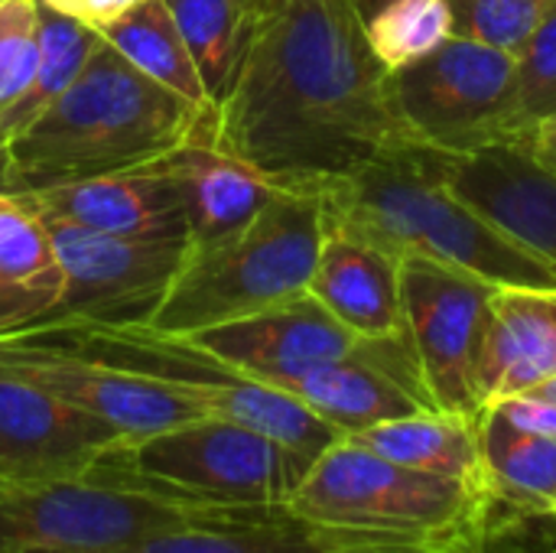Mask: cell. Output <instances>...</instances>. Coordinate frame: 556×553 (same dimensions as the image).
<instances>
[{
    "instance_id": "cell-1",
    "label": "cell",
    "mask_w": 556,
    "mask_h": 553,
    "mask_svg": "<svg viewBox=\"0 0 556 553\" xmlns=\"http://www.w3.org/2000/svg\"><path fill=\"white\" fill-rule=\"evenodd\" d=\"M215 143L283 189H319L417 143L349 0H264Z\"/></svg>"
},
{
    "instance_id": "cell-2",
    "label": "cell",
    "mask_w": 556,
    "mask_h": 553,
    "mask_svg": "<svg viewBox=\"0 0 556 553\" xmlns=\"http://www.w3.org/2000/svg\"><path fill=\"white\" fill-rule=\"evenodd\" d=\"M215 134V114L137 72L104 39L81 75L0 147V192L26 196L130 169Z\"/></svg>"
},
{
    "instance_id": "cell-3",
    "label": "cell",
    "mask_w": 556,
    "mask_h": 553,
    "mask_svg": "<svg viewBox=\"0 0 556 553\" xmlns=\"http://www.w3.org/2000/svg\"><path fill=\"white\" fill-rule=\"evenodd\" d=\"M443 153L427 143H401L371 163L323 183L326 235H345L394 257H430L472 271L498 287L556 290V267L534 257L443 179Z\"/></svg>"
},
{
    "instance_id": "cell-4",
    "label": "cell",
    "mask_w": 556,
    "mask_h": 553,
    "mask_svg": "<svg viewBox=\"0 0 556 553\" xmlns=\"http://www.w3.org/2000/svg\"><path fill=\"white\" fill-rule=\"evenodd\" d=\"M323 241L319 192L277 186L241 235L205 251H189L147 326L195 336L287 303L309 290Z\"/></svg>"
},
{
    "instance_id": "cell-5",
    "label": "cell",
    "mask_w": 556,
    "mask_h": 553,
    "mask_svg": "<svg viewBox=\"0 0 556 553\" xmlns=\"http://www.w3.org/2000/svg\"><path fill=\"white\" fill-rule=\"evenodd\" d=\"M23 336L130 375L153 378L195 401L205 414L238 420L290 447L309 463L342 440L332 424L313 414L290 391L231 368L189 336L160 332L147 323H55Z\"/></svg>"
},
{
    "instance_id": "cell-6",
    "label": "cell",
    "mask_w": 556,
    "mask_h": 553,
    "mask_svg": "<svg viewBox=\"0 0 556 553\" xmlns=\"http://www.w3.org/2000/svg\"><path fill=\"white\" fill-rule=\"evenodd\" d=\"M290 508L316 521L430 544L489 548L498 538L485 489L397 466L352 437L332 443L309 466Z\"/></svg>"
},
{
    "instance_id": "cell-7",
    "label": "cell",
    "mask_w": 556,
    "mask_h": 553,
    "mask_svg": "<svg viewBox=\"0 0 556 553\" xmlns=\"http://www.w3.org/2000/svg\"><path fill=\"white\" fill-rule=\"evenodd\" d=\"M309 466L290 447L238 420L202 414L163 433L117 443L94 469L189 505L274 508L290 505Z\"/></svg>"
},
{
    "instance_id": "cell-8",
    "label": "cell",
    "mask_w": 556,
    "mask_h": 553,
    "mask_svg": "<svg viewBox=\"0 0 556 553\" xmlns=\"http://www.w3.org/2000/svg\"><path fill=\"white\" fill-rule=\"evenodd\" d=\"M117 482L91 469L81 479L0 482V553H98L147 535L228 515Z\"/></svg>"
},
{
    "instance_id": "cell-9",
    "label": "cell",
    "mask_w": 556,
    "mask_h": 553,
    "mask_svg": "<svg viewBox=\"0 0 556 553\" xmlns=\"http://www.w3.org/2000/svg\"><path fill=\"white\" fill-rule=\"evenodd\" d=\"M404 130L446 153L531 143L515 127V55L450 36L433 52L388 72Z\"/></svg>"
},
{
    "instance_id": "cell-10",
    "label": "cell",
    "mask_w": 556,
    "mask_h": 553,
    "mask_svg": "<svg viewBox=\"0 0 556 553\" xmlns=\"http://www.w3.org/2000/svg\"><path fill=\"white\" fill-rule=\"evenodd\" d=\"M498 284L430 257H401V303L424 381L443 414L482 417L479 365Z\"/></svg>"
},
{
    "instance_id": "cell-11",
    "label": "cell",
    "mask_w": 556,
    "mask_h": 553,
    "mask_svg": "<svg viewBox=\"0 0 556 553\" xmlns=\"http://www.w3.org/2000/svg\"><path fill=\"white\" fill-rule=\"evenodd\" d=\"M42 222L65 277L62 300L46 326L147 323L189 257V238H124L59 218Z\"/></svg>"
},
{
    "instance_id": "cell-12",
    "label": "cell",
    "mask_w": 556,
    "mask_h": 553,
    "mask_svg": "<svg viewBox=\"0 0 556 553\" xmlns=\"http://www.w3.org/2000/svg\"><path fill=\"white\" fill-rule=\"evenodd\" d=\"M0 372H10L62 401L72 407L104 420L114 427L124 443L163 433L176 424L195 420L205 411L176 394L173 388L130 375L91 359H81L75 352L42 345L26 336H10L0 339Z\"/></svg>"
},
{
    "instance_id": "cell-13",
    "label": "cell",
    "mask_w": 556,
    "mask_h": 553,
    "mask_svg": "<svg viewBox=\"0 0 556 553\" xmlns=\"http://www.w3.org/2000/svg\"><path fill=\"white\" fill-rule=\"evenodd\" d=\"M469 544H430L417 538L316 521L290 505L235 508L218 518L147 535L98 553H489Z\"/></svg>"
},
{
    "instance_id": "cell-14",
    "label": "cell",
    "mask_w": 556,
    "mask_h": 553,
    "mask_svg": "<svg viewBox=\"0 0 556 553\" xmlns=\"http://www.w3.org/2000/svg\"><path fill=\"white\" fill-rule=\"evenodd\" d=\"M117 443L104 420L0 372V482L81 479Z\"/></svg>"
},
{
    "instance_id": "cell-15",
    "label": "cell",
    "mask_w": 556,
    "mask_h": 553,
    "mask_svg": "<svg viewBox=\"0 0 556 553\" xmlns=\"http://www.w3.org/2000/svg\"><path fill=\"white\" fill-rule=\"evenodd\" d=\"M443 179L492 228L556 267V166L534 140L443 153Z\"/></svg>"
},
{
    "instance_id": "cell-16",
    "label": "cell",
    "mask_w": 556,
    "mask_h": 553,
    "mask_svg": "<svg viewBox=\"0 0 556 553\" xmlns=\"http://www.w3.org/2000/svg\"><path fill=\"white\" fill-rule=\"evenodd\" d=\"M189 339L231 368L274 388H283L316 365L345 359L362 345V336L342 326L309 290L264 313L202 329Z\"/></svg>"
},
{
    "instance_id": "cell-17",
    "label": "cell",
    "mask_w": 556,
    "mask_h": 553,
    "mask_svg": "<svg viewBox=\"0 0 556 553\" xmlns=\"http://www.w3.org/2000/svg\"><path fill=\"white\" fill-rule=\"evenodd\" d=\"M42 218L124 238H189L186 205L163 160L20 196Z\"/></svg>"
},
{
    "instance_id": "cell-18",
    "label": "cell",
    "mask_w": 556,
    "mask_h": 553,
    "mask_svg": "<svg viewBox=\"0 0 556 553\" xmlns=\"http://www.w3.org/2000/svg\"><path fill=\"white\" fill-rule=\"evenodd\" d=\"M160 160L182 192L189 251H205L231 241L261 215V209L277 192L267 176L222 150L215 143V134L192 137Z\"/></svg>"
},
{
    "instance_id": "cell-19",
    "label": "cell",
    "mask_w": 556,
    "mask_h": 553,
    "mask_svg": "<svg viewBox=\"0 0 556 553\" xmlns=\"http://www.w3.org/2000/svg\"><path fill=\"white\" fill-rule=\"evenodd\" d=\"M556 375V290L498 287L479 365L482 411Z\"/></svg>"
},
{
    "instance_id": "cell-20",
    "label": "cell",
    "mask_w": 556,
    "mask_h": 553,
    "mask_svg": "<svg viewBox=\"0 0 556 553\" xmlns=\"http://www.w3.org/2000/svg\"><path fill=\"white\" fill-rule=\"evenodd\" d=\"M309 293L355 336L407 332L401 303V257L345 235H326Z\"/></svg>"
},
{
    "instance_id": "cell-21",
    "label": "cell",
    "mask_w": 556,
    "mask_h": 553,
    "mask_svg": "<svg viewBox=\"0 0 556 553\" xmlns=\"http://www.w3.org/2000/svg\"><path fill=\"white\" fill-rule=\"evenodd\" d=\"M62 264L46 222L0 192V339L46 326L62 300Z\"/></svg>"
},
{
    "instance_id": "cell-22",
    "label": "cell",
    "mask_w": 556,
    "mask_h": 553,
    "mask_svg": "<svg viewBox=\"0 0 556 553\" xmlns=\"http://www.w3.org/2000/svg\"><path fill=\"white\" fill-rule=\"evenodd\" d=\"M482 486L495 512L505 508L502 531L525 518L556 515V437L518 430L495 411L479 417Z\"/></svg>"
},
{
    "instance_id": "cell-23",
    "label": "cell",
    "mask_w": 556,
    "mask_h": 553,
    "mask_svg": "<svg viewBox=\"0 0 556 553\" xmlns=\"http://www.w3.org/2000/svg\"><path fill=\"white\" fill-rule=\"evenodd\" d=\"M352 440L397 466L485 489L482 486L479 420H472V417L420 411V414H410L401 420L368 427V430L355 433Z\"/></svg>"
},
{
    "instance_id": "cell-24",
    "label": "cell",
    "mask_w": 556,
    "mask_h": 553,
    "mask_svg": "<svg viewBox=\"0 0 556 553\" xmlns=\"http://www.w3.org/2000/svg\"><path fill=\"white\" fill-rule=\"evenodd\" d=\"M98 33L137 72H143L156 85L176 91L179 98H186L199 111L215 114L208 91L202 85V75L195 68V59H192V52H189V46H186V39H182L179 26H176V20L163 0H140L137 7H130L117 20L104 23Z\"/></svg>"
},
{
    "instance_id": "cell-25",
    "label": "cell",
    "mask_w": 556,
    "mask_h": 553,
    "mask_svg": "<svg viewBox=\"0 0 556 553\" xmlns=\"http://www.w3.org/2000/svg\"><path fill=\"white\" fill-rule=\"evenodd\" d=\"M173 13L212 108L228 98L241 62L251 49L264 0H163Z\"/></svg>"
},
{
    "instance_id": "cell-26",
    "label": "cell",
    "mask_w": 556,
    "mask_h": 553,
    "mask_svg": "<svg viewBox=\"0 0 556 553\" xmlns=\"http://www.w3.org/2000/svg\"><path fill=\"white\" fill-rule=\"evenodd\" d=\"M39 3V59L26 91L0 114V147L23 134L88 65L91 52L101 42V33L85 26L75 16L59 13L55 7Z\"/></svg>"
},
{
    "instance_id": "cell-27",
    "label": "cell",
    "mask_w": 556,
    "mask_h": 553,
    "mask_svg": "<svg viewBox=\"0 0 556 553\" xmlns=\"http://www.w3.org/2000/svg\"><path fill=\"white\" fill-rule=\"evenodd\" d=\"M368 42L388 72L417 62L453 36L446 0H388L365 20Z\"/></svg>"
},
{
    "instance_id": "cell-28",
    "label": "cell",
    "mask_w": 556,
    "mask_h": 553,
    "mask_svg": "<svg viewBox=\"0 0 556 553\" xmlns=\"http://www.w3.org/2000/svg\"><path fill=\"white\" fill-rule=\"evenodd\" d=\"M556 114V0H551L534 36L515 55V127L534 140Z\"/></svg>"
},
{
    "instance_id": "cell-29",
    "label": "cell",
    "mask_w": 556,
    "mask_h": 553,
    "mask_svg": "<svg viewBox=\"0 0 556 553\" xmlns=\"http://www.w3.org/2000/svg\"><path fill=\"white\" fill-rule=\"evenodd\" d=\"M453 36L518 55L551 0H446Z\"/></svg>"
},
{
    "instance_id": "cell-30",
    "label": "cell",
    "mask_w": 556,
    "mask_h": 553,
    "mask_svg": "<svg viewBox=\"0 0 556 553\" xmlns=\"http://www.w3.org/2000/svg\"><path fill=\"white\" fill-rule=\"evenodd\" d=\"M39 59V3L0 0V114L26 91Z\"/></svg>"
},
{
    "instance_id": "cell-31",
    "label": "cell",
    "mask_w": 556,
    "mask_h": 553,
    "mask_svg": "<svg viewBox=\"0 0 556 553\" xmlns=\"http://www.w3.org/2000/svg\"><path fill=\"white\" fill-rule=\"evenodd\" d=\"M485 411L502 414L518 430H528V433H538V437H556V404L541 401L534 394H515V398H505V401H498V404H492Z\"/></svg>"
},
{
    "instance_id": "cell-32",
    "label": "cell",
    "mask_w": 556,
    "mask_h": 553,
    "mask_svg": "<svg viewBox=\"0 0 556 553\" xmlns=\"http://www.w3.org/2000/svg\"><path fill=\"white\" fill-rule=\"evenodd\" d=\"M49 7H55L65 16L81 20L91 29H101L104 23L117 20L121 13H127L130 7H137L140 0H42Z\"/></svg>"
},
{
    "instance_id": "cell-33",
    "label": "cell",
    "mask_w": 556,
    "mask_h": 553,
    "mask_svg": "<svg viewBox=\"0 0 556 553\" xmlns=\"http://www.w3.org/2000/svg\"><path fill=\"white\" fill-rule=\"evenodd\" d=\"M525 394H534V398H541V401H551L556 404V375L554 378H547V381H541V385H534L531 391H525Z\"/></svg>"
},
{
    "instance_id": "cell-34",
    "label": "cell",
    "mask_w": 556,
    "mask_h": 553,
    "mask_svg": "<svg viewBox=\"0 0 556 553\" xmlns=\"http://www.w3.org/2000/svg\"><path fill=\"white\" fill-rule=\"evenodd\" d=\"M349 3L355 7V13H358V16H362V23H365L368 16H375V13L381 10L388 0H349Z\"/></svg>"
},
{
    "instance_id": "cell-35",
    "label": "cell",
    "mask_w": 556,
    "mask_h": 553,
    "mask_svg": "<svg viewBox=\"0 0 556 553\" xmlns=\"http://www.w3.org/2000/svg\"><path fill=\"white\" fill-rule=\"evenodd\" d=\"M534 147H538V150H541V153H544V156H547V160H551V163L556 166V140L554 137H544V134H538V137H534Z\"/></svg>"
},
{
    "instance_id": "cell-36",
    "label": "cell",
    "mask_w": 556,
    "mask_h": 553,
    "mask_svg": "<svg viewBox=\"0 0 556 553\" xmlns=\"http://www.w3.org/2000/svg\"><path fill=\"white\" fill-rule=\"evenodd\" d=\"M538 134H544V137H554L556 140V114L551 117V121H544V124H541V130H538Z\"/></svg>"
}]
</instances>
